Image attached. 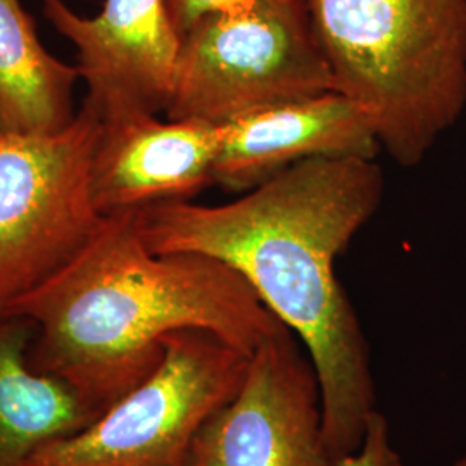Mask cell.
<instances>
[{
    "instance_id": "obj_1",
    "label": "cell",
    "mask_w": 466,
    "mask_h": 466,
    "mask_svg": "<svg viewBox=\"0 0 466 466\" xmlns=\"http://www.w3.org/2000/svg\"><path fill=\"white\" fill-rule=\"evenodd\" d=\"M382 198L377 159L317 157L227 204L167 200L137 211L150 250L194 252L228 265L299 337L317 371L332 466L361 448L377 410L367 337L335 261Z\"/></svg>"
},
{
    "instance_id": "obj_4",
    "label": "cell",
    "mask_w": 466,
    "mask_h": 466,
    "mask_svg": "<svg viewBox=\"0 0 466 466\" xmlns=\"http://www.w3.org/2000/svg\"><path fill=\"white\" fill-rule=\"evenodd\" d=\"M330 90L302 0H267L204 17L182 36L165 115L219 127Z\"/></svg>"
},
{
    "instance_id": "obj_14",
    "label": "cell",
    "mask_w": 466,
    "mask_h": 466,
    "mask_svg": "<svg viewBox=\"0 0 466 466\" xmlns=\"http://www.w3.org/2000/svg\"><path fill=\"white\" fill-rule=\"evenodd\" d=\"M259 2H267V0H167V5L171 23L177 34L182 38L196 23H199L204 17L244 9Z\"/></svg>"
},
{
    "instance_id": "obj_6",
    "label": "cell",
    "mask_w": 466,
    "mask_h": 466,
    "mask_svg": "<svg viewBox=\"0 0 466 466\" xmlns=\"http://www.w3.org/2000/svg\"><path fill=\"white\" fill-rule=\"evenodd\" d=\"M99 130V115L86 102L57 134L0 128V325L99 227L90 190Z\"/></svg>"
},
{
    "instance_id": "obj_7",
    "label": "cell",
    "mask_w": 466,
    "mask_h": 466,
    "mask_svg": "<svg viewBox=\"0 0 466 466\" xmlns=\"http://www.w3.org/2000/svg\"><path fill=\"white\" fill-rule=\"evenodd\" d=\"M187 466H332L317 371L289 327L250 352L244 382L202 423Z\"/></svg>"
},
{
    "instance_id": "obj_15",
    "label": "cell",
    "mask_w": 466,
    "mask_h": 466,
    "mask_svg": "<svg viewBox=\"0 0 466 466\" xmlns=\"http://www.w3.org/2000/svg\"><path fill=\"white\" fill-rule=\"evenodd\" d=\"M456 466H466V456H463V458L456 463Z\"/></svg>"
},
{
    "instance_id": "obj_3",
    "label": "cell",
    "mask_w": 466,
    "mask_h": 466,
    "mask_svg": "<svg viewBox=\"0 0 466 466\" xmlns=\"http://www.w3.org/2000/svg\"><path fill=\"white\" fill-rule=\"evenodd\" d=\"M337 92L400 167H417L466 107V0H302Z\"/></svg>"
},
{
    "instance_id": "obj_12",
    "label": "cell",
    "mask_w": 466,
    "mask_h": 466,
    "mask_svg": "<svg viewBox=\"0 0 466 466\" xmlns=\"http://www.w3.org/2000/svg\"><path fill=\"white\" fill-rule=\"evenodd\" d=\"M71 66L52 56L35 32L34 17L19 0H0V128L23 135H52L75 119Z\"/></svg>"
},
{
    "instance_id": "obj_5",
    "label": "cell",
    "mask_w": 466,
    "mask_h": 466,
    "mask_svg": "<svg viewBox=\"0 0 466 466\" xmlns=\"http://www.w3.org/2000/svg\"><path fill=\"white\" fill-rule=\"evenodd\" d=\"M163 348L144 382L26 466H187L202 423L244 382L249 354L198 329L167 333Z\"/></svg>"
},
{
    "instance_id": "obj_11",
    "label": "cell",
    "mask_w": 466,
    "mask_h": 466,
    "mask_svg": "<svg viewBox=\"0 0 466 466\" xmlns=\"http://www.w3.org/2000/svg\"><path fill=\"white\" fill-rule=\"evenodd\" d=\"M34 325H0V466H26L52 441L82 431L99 413L61 379L32 365Z\"/></svg>"
},
{
    "instance_id": "obj_2",
    "label": "cell",
    "mask_w": 466,
    "mask_h": 466,
    "mask_svg": "<svg viewBox=\"0 0 466 466\" xmlns=\"http://www.w3.org/2000/svg\"><path fill=\"white\" fill-rule=\"evenodd\" d=\"M34 325L30 360L102 413L163 360L167 333H215L246 354L283 325L233 268L194 252L157 254L137 211L102 217L66 265L17 299Z\"/></svg>"
},
{
    "instance_id": "obj_8",
    "label": "cell",
    "mask_w": 466,
    "mask_h": 466,
    "mask_svg": "<svg viewBox=\"0 0 466 466\" xmlns=\"http://www.w3.org/2000/svg\"><path fill=\"white\" fill-rule=\"evenodd\" d=\"M44 16L76 49L85 102L100 119L159 115L171 99L180 52L167 0H104L96 17L65 0H40Z\"/></svg>"
},
{
    "instance_id": "obj_13",
    "label": "cell",
    "mask_w": 466,
    "mask_h": 466,
    "mask_svg": "<svg viewBox=\"0 0 466 466\" xmlns=\"http://www.w3.org/2000/svg\"><path fill=\"white\" fill-rule=\"evenodd\" d=\"M335 466H402L400 454L390 442L389 421L382 413L375 410L370 415L361 448Z\"/></svg>"
},
{
    "instance_id": "obj_10",
    "label": "cell",
    "mask_w": 466,
    "mask_h": 466,
    "mask_svg": "<svg viewBox=\"0 0 466 466\" xmlns=\"http://www.w3.org/2000/svg\"><path fill=\"white\" fill-rule=\"evenodd\" d=\"M218 128L215 185L240 194L308 159H377L382 152L367 113L337 90L273 106Z\"/></svg>"
},
{
    "instance_id": "obj_9",
    "label": "cell",
    "mask_w": 466,
    "mask_h": 466,
    "mask_svg": "<svg viewBox=\"0 0 466 466\" xmlns=\"http://www.w3.org/2000/svg\"><path fill=\"white\" fill-rule=\"evenodd\" d=\"M219 128L137 113L100 119L90 190L100 217L190 200L215 185Z\"/></svg>"
}]
</instances>
